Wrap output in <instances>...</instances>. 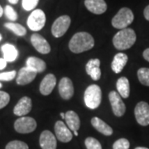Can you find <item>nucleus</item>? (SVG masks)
<instances>
[{
    "label": "nucleus",
    "instance_id": "obj_42",
    "mask_svg": "<svg viewBox=\"0 0 149 149\" xmlns=\"http://www.w3.org/2000/svg\"><path fill=\"white\" fill-rule=\"evenodd\" d=\"M1 40H2V35L0 34V41H1Z\"/></svg>",
    "mask_w": 149,
    "mask_h": 149
},
{
    "label": "nucleus",
    "instance_id": "obj_36",
    "mask_svg": "<svg viewBox=\"0 0 149 149\" xmlns=\"http://www.w3.org/2000/svg\"><path fill=\"white\" fill-rule=\"evenodd\" d=\"M143 58L149 62V48H147L143 53Z\"/></svg>",
    "mask_w": 149,
    "mask_h": 149
},
{
    "label": "nucleus",
    "instance_id": "obj_3",
    "mask_svg": "<svg viewBox=\"0 0 149 149\" xmlns=\"http://www.w3.org/2000/svg\"><path fill=\"white\" fill-rule=\"evenodd\" d=\"M102 100V91L97 85H90L85 91L84 100L86 106L91 109H95L100 106Z\"/></svg>",
    "mask_w": 149,
    "mask_h": 149
},
{
    "label": "nucleus",
    "instance_id": "obj_16",
    "mask_svg": "<svg viewBox=\"0 0 149 149\" xmlns=\"http://www.w3.org/2000/svg\"><path fill=\"white\" fill-rule=\"evenodd\" d=\"M85 5L91 13L97 15L103 14L107 10V4L104 0H85Z\"/></svg>",
    "mask_w": 149,
    "mask_h": 149
},
{
    "label": "nucleus",
    "instance_id": "obj_4",
    "mask_svg": "<svg viewBox=\"0 0 149 149\" xmlns=\"http://www.w3.org/2000/svg\"><path fill=\"white\" fill-rule=\"evenodd\" d=\"M134 19L133 11L128 8H122L112 18V26L117 29H124L129 26Z\"/></svg>",
    "mask_w": 149,
    "mask_h": 149
},
{
    "label": "nucleus",
    "instance_id": "obj_5",
    "mask_svg": "<svg viewBox=\"0 0 149 149\" xmlns=\"http://www.w3.org/2000/svg\"><path fill=\"white\" fill-rule=\"evenodd\" d=\"M46 15L42 9H36L32 11L27 18V26L34 32L40 31L42 29L46 23Z\"/></svg>",
    "mask_w": 149,
    "mask_h": 149
},
{
    "label": "nucleus",
    "instance_id": "obj_22",
    "mask_svg": "<svg viewBox=\"0 0 149 149\" xmlns=\"http://www.w3.org/2000/svg\"><path fill=\"white\" fill-rule=\"evenodd\" d=\"M26 65H26L27 67L36 71L37 73H42L47 68V65L45 63V61L42 59L37 58L35 56L28 57L26 61Z\"/></svg>",
    "mask_w": 149,
    "mask_h": 149
},
{
    "label": "nucleus",
    "instance_id": "obj_26",
    "mask_svg": "<svg viewBox=\"0 0 149 149\" xmlns=\"http://www.w3.org/2000/svg\"><path fill=\"white\" fill-rule=\"evenodd\" d=\"M138 78L141 84L149 86V68H140L138 70Z\"/></svg>",
    "mask_w": 149,
    "mask_h": 149
},
{
    "label": "nucleus",
    "instance_id": "obj_32",
    "mask_svg": "<svg viewBox=\"0 0 149 149\" xmlns=\"http://www.w3.org/2000/svg\"><path fill=\"white\" fill-rule=\"evenodd\" d=\"M10 101V95L4 91H0V109L4 107Z\"/></svg>",
    "mask_w": 149,
    "mask_h": 149
},
{
    "label": "nucleus",
    "instance_id": "obj_7",
    "mask_svg": "<svg viewBox=\"0 0 149 149\" xmlns=\"http://www.w3.org/2000/svg\"><path fill=\"white\" fill-rule=\"evenodd\" d=\"M14 128L19 133H30L37 128V122L31 117H21L14 123Z\"/></svg>",
    "mask_w": 149,
    "mask_h": 149
},
{
    "label": "nucleus",
    "instance_id": "obj_1",
    "mask_svg": "<svg viewBox=\"0 0 149 149\" xmlns=\"http://www.w3.org/2000/svg\"><path fill=\"white\" fill-rule=\"evenodd\" d=\"M95 40L90 33L80 32L75 33L69 42L70 50L74 53H82L94 47Z\"/></svg>",
    "mask_w": 149,
    "mask_h": 149
},
{
    "label": "nucleus",
    "instance_id": "obj_33",
    "mask_svg": "<svg viewBox=\"0 0 149 149\" xmlns=\"http://www.w3.org/2000/svg\"><path fill=\"white\" fill-rule=\"evenodd\" d=\"M15 76H16V71L15 70L0 73V80L10 81V80H13L15 78Z\"/></svg>",
    "mask_w": 149,
    "mask_h": 149
},
{
    "label": "nucleus",
    "instance_id": "obj_9",
    "mask_svg": "<svg viewBox=\"0 0 149 149\" xmlns=\"http://www.w3.org/2000/svg\"><path fill=\"white\" fill-rule=\"evenodd\" d=\"M109 100L111 104L112 110L117 117H122L125 113L126 106L123 102L120 95L116 91H111L109 94Z\"/></svg>",
    "mask_w": 149,
    "mask_h": 149
},
{
    "label": "nucleus",
    "instance_id": "obj_17",
    "mask_svg": "<svg viewBox=\"0 0 149 149\" xmlns=\"http://www.w3.org/2000/svg\"><path fill=\"white\" fill-rule=\"evenodd\" d=\"M100 61L99 59H91L85 65V70L87 74L92 78V80H99L101 77V70L100 68Z\"/></svg>",
    "mask_w": 149,
    "mask_h": 149
},
{
    "label": "nucleus",
    "instance_id": "obj_41",
    "mask_svg": "<svg viewBox=\"0 0 149 149\" xmlns=\"http://www.w3.org/2000/svg\"><path fill=\"white\" fill-rule=\"evenodd\" d=\"M73 133H74V136H76V137L78 136V131H74V132H73Z\"/></svg>",
    "mask_w": 149,
    "mask_h": 149
},
{
    "label": "nucleus",
    "instance_id": "obj_28",
    "mask_svg": "<svg viewBox=\"0 0 149 149\" xmlns=\"http://www.w3.org/2000/svg\"><path fill=\"white\" fill-rule=\"evenodd\" d=\"M5 149H29L27 143L24 142L18 141V140H14L11 141L10 143L6 145Z\"/></svg>",
    "mask_w": 149,
    "mask_h": 149
},
{
    "label": "nucleus",
    "instance_id": "obj_34",
    "mask_svg": "<svg viewBox=\"0 0 149 149\" xmlns=\"http://www.w3.org/2000/svg\"><path fill=\"white\" fill-rule=\"evenodd\" d=\"M7 66V61L4 58H0V70H3Z\"/></svg>",
    "mask_w": 149,
    "mask_h": 149
},
{
    "label": "nucleus",
    "instance_id": "obj_39",
    "mask_svg": "<svg viewBox=\"0 0 149 149\" xmlns=\"http://www.w3.org/2000/svg\"><path fill=\"white\" fill-rule=\"evenodd\" d=\"M60 115H61V117L63 119H65V113H60Z\"/></svg>",
    "mask_w": 149,
    "mask_h": 149
},
{
    "label": "nucleus",
    "instance_id": "obj_2",
    "mask_svg": "<svg viewBox=\"0 0 149 149\" xmlns=\"http://www.w3.org/2000/svg\"><path fill=\"white\" fill-rule=\"evenodd\" d=\"M137 36L132 28H124L118 32L113 38V44L120 51L128 50L136 42Z\"/></svg>",
    "mask_w": 149,
    "mask_h": 149
},
{
    "label": "nucleus",
    "instance_id": "obj_18",
    "mask_svg": "<svg viewBox=\"0 0 149 149\" xmlns=\"http://www.w3.org/2000/svg\"><path fill=\"white\" fill-rule=\"evenodd\" d=\"M56 85V78L53 74H47L40 85V92L43 95H50Z\"/></svg>",
    "mask_w": 149,
    "mask_h": 149
},
{
    "label": "nucleus",
    "instance_id": "obj_10",
    "mask_svg": "<svg viewBox=\"0 0 149 149\" xmlns=\"http://www.w3.org/2000/svg\"><path fill=\"white\" fill-rule=\"evenodd\" d=\"M56 137L62 143H69L72 139V133L67 125L62 121H57L55 124Z\"/></svg>",
    "mask_w": 149,
    "mask_h": 149
},
{
    "label": "nucleus",
    "instance_id": "obj_6",
    "mask_svg": "<svg viewBox=\"0 0 149 149\" xmlns=\"http://www.w3.org/2000/svg\"><path fill=\"white\" fill-rule=\"evenodd\" d=\"M70 17L67 15L59 17L56 19L52 27V33L55 37H61L69 29L70 25Z\"/></svg>",
    "mask_w": 149,
    "mask_h": 149
},
{
    "label": "nucleus",
    "instance_id": "obj_13",
    "mask_svg": "<svg viewBox=\"0 0 149 149\" xmlns=\"http://www.w3.org/2000/svg\"><path fill=\"white\" fill-rule=\"evenodd\" d=\"M39 143L42 149H56V138L49 130H45L41 133Z\"/></svg>",
    "mask_w": 149,
    "mask_h": 149
},
{
    "label": "nucleus",
    "instance_id": "obj_27",
    "mask_svg": "<svg viewBox=\"0 0 149 149\" xmlns=\"http://www.w3.org/2000/svg\"><path fill=\"white\" fill-rule=\"evenodd\" d=\"M85 147L87 149H102V146L100 143L92 137H89L85 139Z\"/></svg>",
    "mask_w": 149,
    "mask_h": 149
},
{
    "label": "nucleus",
    "instance_id": "obj_38",
    "mask_svg": "<svg viewBox=\"0 0 149 149\" xmlns=\"http://www.w3.org/2000/svg\"><path fill=\"white\" fill-rule=\"evenodd\" d=\"M3 8L0 6V17L3 16Z\"/></svg>",
    "mask_w": 149,
    "mask_h": 149
},
{
    "label": "nucleus",
    "instance_id": "obj_43",
    "mask_svg": "<svg viewBox=\"0 0 149 149\" xmlns=\"http://www.w3.org/2000/svg\"><path fill=\"white\" fill-rule=\"evenodd\" d=\"M0 88H2V84L0 83Z\"/></svg>",
    "mask_w": 149,
    "mask_h": 149
},
{
    "label": "nucleus",
    "instance_id": "obj_35",
    "mask_svg": "<svg viewBox=\"0 0 149 149\" xmlns=\"http://www.w3.org/2000/svg\"><path fill=\"white\" fill-rule=\"evenodd\" d=\"M143 15L144 17H145L148 21H149V5L147 6V7L144 8Z\"/></svg>",
    "mask_w": 149,
    "mask_h": 149
},
{
    "label": "nucleus",
    "instance_id": "obj_15",
    "mask_svg": "<svg viewBox=\"0 0 149 149\" xmlns=\"http://www.w3.org/2000/svg\"><path fill=\"white\" fill-rule=\"evenodd\" d=\"M31 109H32V100L29 97L24 96L20 99V100L15 105L13 109V113L17 116H24L31 111Z\"/></svg>",
    "mask_w": 149,
    "mask_h": 149
},
{
    "label": "nucleus",
    "instance_id": "obj_21",
    "mask_svg": "<svg viewBox=\"0 0 149 149\" xmlns=\"http://www.w3.org/2000/svg\"><path fill=\"white\" fill-rule=\"evenodd\" d=\"M91 124L98 132H100L105 136H110L113 134V129L109 125H108L106 123L103 121L100 118H93L91 119Z\"/></svg>",
    "mask_w": 149,
    "mask_h": 149
},
{
    "label": "nucleus",
    "instance_id": "obj_12",
    "mask_svg": "<svg viewBox=\"0 0 149 149\" xmlns=\"http://www.w3.org/2000/svg\"><path fill=\"white\" fill-rule=\"evenodd\" d=\"M31 42L34 48L40 53L48 54L51 52V47L47 41L38 33L32 34L31 37Z\"/></svg>",
    "mask_w": 149,
    "mask_h": 149
},
{
    "label": "nucleus",
    "instance_id": "obj_19",
    "mask_svg": "<svg viewBox=\"0 0 149 149\" xmlns=\"http://www.w3.org/2000/svg\"><path fill=\"white\" fill-rule=\"evenodd\" d=\"M65 119L67 127L72 131H78L80 127V120L78 114L74 111L70 110L65 113Z\"/></svg>",
    "mask_w": 149,
    "mask_h": 149
},
{
    "label": "nucleus",
    "instance_id": "obj_37",
    "mask_svg": "<svg viewBox=\"0 0 149 149\" xmlns=\"http://www.w3.org/2000/svg\"><path fill=\"white\" fill-rule=\"evenodd\" d=\"M8 2L12 4H16V3H17L18 0H8Z\"/></svg>",
    "mask_w": 149,
    "mask_h": 149
},
{
    "label": "nucleus",
    "instance_id": "obj_23",
    "mask_svg": "<svg viewBox=\"0 0 149 149\" xmlns=\"http://www.w3.org/2000/svg\"><path fill=\"white\" fill-rule=\"evenodd\" d=\"M1 50L3 52V58L5 59L7 62H13L14 61L18 56V52L17 48L12 44H4L2 46Z\"/></svg>",
    "mask_w": 149,
    "mask_h": 149
},
{
    "label": "nucleus",
    "instance_id": "obj_25",
    "mask_svg": "<svg viewBox=\"0 0 149 149\" xmlns=\"http://www.w3.org/2000/svg\"><path fill=\"white\" fill-rule=\"evenodd\" d=\"M6 28L9 29L10 31L15 33L17 36H19V37H22L24 36L26 33H27V30L26 28L22 26L21 24L19 23H14V22H7L4 24Z\"/></svg>",
    "mask_w": 149,
    "mask_h": 149
},
{
    "label": "nucleus",
    "instance_id": "obj_29",
    "mask_svg": "<svg viewBox=\"0 0 149 149\" xmlns=\"http://www.w3.org/2000/svg\"><path fill=\"white\" fill-rule=\"evenodd\" d=\"M130 143L126 139H118L113 145V149H129Z\"/></svg>",
    "mask_w": 149,
    "mask_h": 149
},
{
    "label": "nucleus",
    "instance_id": "obj_30",
    "mask_svg": "<svg viewBox=\"0 0 149 149\" xmlns=\"http://www.w3.org/2000/svg\"><path fill=\"white\" fill-rule=\"evenodd\" d=\"M4 13H5L6 17L11 21H16L17 19V14L16 11L13 9V7H11L9 5L6 6Z\"/></svg>",
    "mask_w": 149,
    "mask_h": 149
},
{
    "label": "nucleus",
    "instance_id": "obj_31",
    "mask_svg": "<svg viewBox=\"0 0 149 149\" xmlns=\"http://www.w3.org/2000/svg\"><path fill=\"white\" fill-rule=\"evenodd\" d=\"M39 0H22V8L26 11L33 10L38 3Z\"/></svg>",
    "mask_w": 149,
    "mask_h": 149
},
{
    "label": "nucleus",
    "instance_id": "obj_20",
    "mask_svg": "<svg viewBox=\"0 0 149 149\" xmlns=\"http://www.w3.org/2000/svg\"><path fill=\"white\" fill-rule=\"evenodd\" d=\"M128 56L124 53H118L113 57L112 61L111 68L116 74L120 73L128 62Z\"/></svg>",
    "mask_w": 149,
    "mask_h": 149
},
{
    "label": "nucleus",
    "instance_id": "obj_11",
    "mask_svg": "<svg viewBox=\"0 0 149 149\" xmlns=\"http://www.w3.org/2000/svg\"><path fill=\"white\" fill-rule=\"evenodd\" d=\"M58 91L63 100H70L74 95V86L71 80L68 77L62 78L59 83Z\"/></svg>",
    "mask_w": 149,
    "mask_h": 149
},
{
    "label": "nucleus",
    "instance_id": "obj_40",
    "mask_svg": "<svg viewBox=\"0 0 149 149\" xmlns=\"http://www.w3.org/2000/svg\"><path fill=\"white\" fill-rule=\"evenodd\" d=\"M135 149H149L148 148H144V147H138V148H136Z\"/></svg>",
    "mask_w": 149,
    "mask_h": 149
},
{
    "label": "nucleus",
    "instance_id": "obj_8",
    "mask_svg": "<svg viewBox=\"0 0 149 149\" xmlns=\"http://www.w3.org/2000/svg\"><path fill=\"white\" fill-rule=\"evenodd\" d=\"M134 115L137 122L141 126L149 125V104L144 101L137 104L134 109Z\"/></svg>",
    "mask_w": 149,
    "mask_h": 149
},
{
    "label": "nucleus",
    "instance_id": "obj_14",
    "mask_svg": "<svg viewBox=\"0 0 149 149\" xmlns=\"http://www.w3.org/2000/svg\"><path fill=\"white\" fill-rule=\"evenodd\" d=\"M37 72L28 68L27 66L22 68L17 77V84L19 85H25L32 82L37 76Z\"/></svg>",
    "mask_w": 149,
    "mask_h": 149
},
{
    "label": "nucleus",
    "instance_id": "obj_24",
    "mask_svg": "<svg viewBox=\"0 0 149 149\" xmlns=\"http://www.w3.org/2000/svg\"><path fill=\"white\" fill-rule=\"evenodd\" d=\"M118 93L123 99H127L130 95V85L126 77H120L116 83Z\"/></svg>",
    "mask_w": 149,
    "mask_h": 149
}]
</instances>
